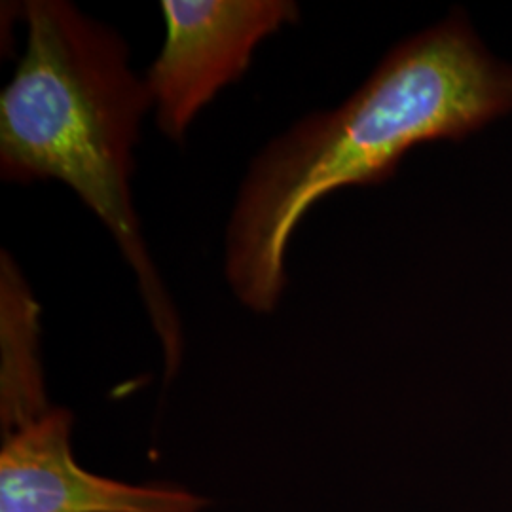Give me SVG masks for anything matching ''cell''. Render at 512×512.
Masks as SVG:
<instances>
[{"label":"cell","instance_id":"obj_1","mask_svg":"<svg viewBox=\"0 0 512 512\" xmlns=\"http://www.w3.org/2000/svg\"><path fill=\"white\" fill-rule=\"evenodd\" d=\"M512 110V69L469 27L446 21L399 44L344 105L296 122L260 150L226 228L224 274L239 302L270 313L287 249L319 200L393 175L410 148L461 139Z\"/></svg>","mask_w":512,"mask_h":512},{"label":"cell","instance_id":"obj_2","mask_svg":"<svg viewBox=\"0 0 512 512\" xmlns=\"http://www.w3.org/2000/svg\"><path fill=\"white\" fill-rule=\"evenodd\" d=\"M25 52L0 95V175L10 183L55 179L101 220L133 270L165 355L183 353L179 313L148 253L131 196L133 148L152 109L126 40L65 0L21 8Z\"/></svg>","mask_w":512,"mask_h":512},{"label":"cell","instance_id":"obj_3","mask_svg":"<svg viewBox=\"0 0 512 512\" xmlns=\"http://www.w3.org/2000/svg\"><path fill=\"white\" fill-rule=\"evenodd\" d=\"M160 10L164 46L145 84L156 126L173 143H183L200 110L247 73L264 38L300 18L293 0H164Z\"/></svg>","mask_w":512,"mask_h":512},{"label":"cell","instance_id":"obj_4","mask_svg":"<svg viewBox=\"0 0 512 512\" xmlns=\"http://www.w3.org/2000/svg\"><path fill=\"white\" fill-rule=\"evenodd\" d=\"M71 425V412L48 408L2 431L0 512H200L207 505L177 486H131L88 473L74 459Z\"/></svg>","mask_w":512,"mask_h":512},{"label":"cell","instance_id":"obj_5","mask_svg":"<svg viewBox=\"0 0 512 512\" xmlns=\"http://www.w3.org/2000/svg\"><path fill=\"white\" fill-rule=\"evenodd\" d=\"M40 308L8 253L0 260V420L14 429L52 408L46 401L38 353Z\"/></svg>","mask_w":512,"mask_h":512}]
</instances>
